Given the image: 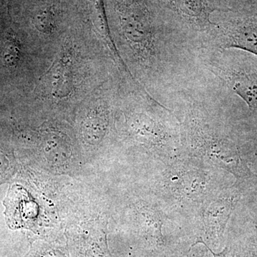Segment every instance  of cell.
Returning <instances> with one entry per match:
<instances>
[{
  "label": "cell",
  "mask_w": 257,
  "mask_h": 257,
  "mask_svg": "<svg viewBox=\"0 0 257 257\" xmlns=\"http://www.w3.org/2000/svg\"><path fill=\"white\" fill-rule=\"evenodd\" d=\"M166 20L198 47L214 26L213 15L228 10L221 0H153Z\"/></svg>",
  "instance_id": "cell-2"
},
{
  "label": "cell",
  "mask_w": 257,
  "mask_h": 257,
  "mask_svg": "<svg viewBox=\"0 0 257 257\" xmlns=\"http://www.w3.org/2000/svg\"><path fill=\"white\" fill-rule=\"evenodd\" d=\"M214 26L202 51L239 50L257 57V14H231L229 10L213 15Z\"/></svg>",
  "instance_id": "cell-3"
},
{
  "label": "cell",
  "mask_w": 257,
  "mask_h": 257,
  "mask_svg": "<svg viewBox=\"0 0 257 257\" xmlns=\"http://www.w3.org/2000/svg\"><path fill=\"white\" fill-rule=\"evenodd\" d=\"M203 73L257 111V57L239 50L202 51Z\"/></svg>",
  "instance_id": "cell-1"
},
{
  "label": "cell",
  "mask_w": 257,
  "mask_h": 257,
  "mask_svg": "<svg viewBox=\"0 0 257 257\" xmlns=\"http://www.w3.org/2000/svg\"><path fill=\"white\" fill-rule=\"evenodd\" d=\"M4 204L7 221L13 229L30 228L37 216V207L28 192L19 186L10 188Z\"/></svg>",
  "instance_id": "cell-4"
},
{
  "label": "cell",
  "mask_w": 257,
  "mask_h": 257,
  "mask_svg": "<svg viewBox=\"0 0 257 257\" xmlns=\"http://www.w3.org/2000/svg\"><path fill=\"white\" fill-rule=\"evenodd\" d=\"M73 64L68 53L63 54L56 62L51 74V94L63 99L70 95L74 88Z\"/></svg>",
  "instance_id": "cell-5"
},
{
  "label": "cell",
  "mask_w": 257,
  "mask_h": 257,
  "mask_svg": "<svg viewBox=\"0 0 257 257\" xmlns=\"http://www.w3.org/2000/svg\"><path fill=\"white\" fill-rule=\"evenodd\" d=\"M3 56L7 66L13 67L16 65L20 57V47L16 41L10 39L5 43Z\"/></svg>",
  "instance_id": "cell-6"
}]
</instances>
